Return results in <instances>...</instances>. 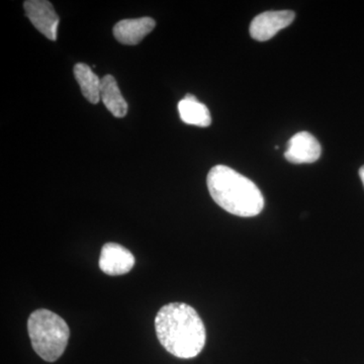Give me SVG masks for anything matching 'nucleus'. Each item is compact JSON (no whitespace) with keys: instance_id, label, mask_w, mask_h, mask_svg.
Returning a JSON list of instances; mask_svg holds the SVG:
<instances>
[{"instance_id":"20e7f679","label":"nucleus","mask_w":364,"mask_h":364,"mask_svg":"<svg viewBox=\"0 0 364 364\" xmlns=\"http://www.w3.org/2000/svg\"><path fill=\"white\" fill-rule=\"evenodd\" d=\"M26 16L33 26L51 41L57 40L59 16L47 0H28L23 4Z\"/></svg>"},{"instance_id":"9d476101","label":"nucleus","mask_w":364,"mask_h":364,"mask_svg":"<svg viewBox=\"0 0 364 364\" xmlns=\"http://www.w3.org/2000/svg\"><path fill=\"white\" fill-rule=\"evenodd\" d=\"M100 98L107 109L116 117H124L128 114V104L122 95L116 79L112 75H105L102 79Z\"/></svg>"},{"instance_id":"7ed1b4c3","label":"nucleus","mask_w":364,"mask_h":364,"mask_svg":"<svg viewBox=\"0 0 364 364\" xmlns=\"http://www.w3.org/2000/svg\"><path fill=\"white\" fill-rule=\"evenodd\" d=\"M28 331L33 350L48 363L61 358L70 336L65 321L45 309L32 313L28 321Z\"/></svg>"},{"instance_id":"f257e3e1","label":"nucleus","mask_w":364,"mask_h":364,"mask_svg":"<svg viewBox=\"0 0 364 364\" xmlns=\"http://www.w3.org/2000/svg\"><path fill=\"white\" fill-rule=\"evenodd\" d=\"M155 329L162 346L178 358H196L207 340L202 318L193 306L183 303L162 306L155 318Z\"/></svg>"},{"instance_id":"0eeeda50","label":"nucleus","mask_w":364,"mask_h":364,"mask_svg":"<svg viewBox=\"0 0 364 364\" xmlns=\"http://www.w3.org/2000/svg\"><path fill=\"white\" fill-rule=\"evenodd\" d=\"M135 257L130 250L117 243H107L102 249L100 268L105 274L116 277L131 272Z\"/></svg>"},{"instance_id":"9b49d317","label":"nucleus","mask_w":364,"mask_h":364,"mask_svg":"<svg viewBox=\"0 0 364 364\" xmlns=\"http://www.w3.org/2000/svg\"><path fill=\"white\" fill-rule=\"evenodd\" d=\"M74 75L80 85L83 97L90 104L97 105L100 100V87H102V80L100 77L90 66L85 63H77L74 66Z\"/></svg>"},{"instance_id":"39448f33","label":"nucleus","mask_w":364,"mask_h":364,"mask_svg":"<svg viewBox=\"0 0 364 364\" xmlns=\"http://www.w3.org/2000/svg\"><path fill=\"white\" fill-rule=\"evenodd\" d=\"M296 14L291 11H265L253 18L250 35L254 40L264 42L274 37L282 28L293 23Z\"/></svg>"},{"instance_id":"6e6552de","label":"nucleus","mask_w":364,"mask_h":364,"mask_svg":"<svg viewBox=\"0 0 364 364\" xmlns=\"http://www.w3.org/2000/svg\"><path fill=\"white\" fill-rule=\"evenodd\" d=\"M156 23L151 18H130L119 21L114 26V38L124 45H136L154 30Z\"/></svg>"},{"instance_id":"423d86ee","label":"nucleus","mask_w":364,"mask_h":364,"mask_svg":"<svg viewBox=\"0 0 364 364\" xmlns=\"http://www.w3.org/2000/svg\"><path fill=\"white\" fill-rule=\"evenodd\" d=\"M321 153L322 150L317 139L308 132H299L287 143L284 157L294 164H308L317 161Z\"/></svg>"},{"instance_id":"f03ea898","label":"nucleus","mask_w":364,"mask_h":364,"mask_svg":"<svg viewBox=\"0 0 364 364\" xmlns=\"http://www.w3.org/2000/svg\"><path fill=\"white\" fill-rule=\"evenodd\" d=\"M207 182L213 200L230 214L254 217L264 208V198L257 186L230 167H213L208 172Z\"/></svg>"},{"instance_id":"1a4fd4ad","label":"nucleus","mask_w":364,"mask_h":364,"mask_svg":"<svg viewBox=\"0 0 364 364\" xmlns=\"http://www.w3.org/2000/svg\"><path fill=\"white\" fill-rule=\"evenodd\" d=\"M178 112L183 123L203 128L212 123V117L207 105L198 102L195 95H186V97L179 102Z\"/></svg>"},{"instance_id":"f8f14e48","label":"nucleus","mask_w":364,"mask_h":364,"mask_svg":"<svg viewBox=\"0 0 364 364\" xmlns=\"http://www.w3.org/2000/svg\"><path fill=\"white\" fill-rule=\"evenodd\" d=\"M359 176H360L361 181H363L364 186V165L360 169H359Z\"/></svg>"}]
</instances>
